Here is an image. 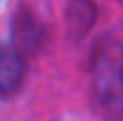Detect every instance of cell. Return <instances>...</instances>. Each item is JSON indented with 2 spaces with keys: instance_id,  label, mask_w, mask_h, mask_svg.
Returning a JSON list of instances; mask_svg holds the SVG:
<instances>
[{
  "instance_id": "cell-1",
  "label": "cell",
  "mask_w": 123,
  "mask_h": 121,
  "mask_svg": "<svg viewBox=\"0 0 123 121\" xmlns=\"http://www.w3.org/2000/svg\"><path fill=\"white\" fill-rule=\"evenodd\" d=\"M91 97L97 113L107 121L123 117V47L105 36L91 59Z\"/></svg>"
},
{
  "instance_id": "cell-2",
  "label": "cell",
  "mask_w": 123,
  "mask_h": 121,
  "mask_svg": "<svg viewBox=\"0 0 123 121\" xmlns=\"http://www.w3.org/2000/svg\"><path fill=\"white\" fill-rule=\"evenodd\" d=\"M12 38L20 54H37L47 42V28L37 14L22 6L14 14Z\"/></svg>"
},
{
  "instance_id": "cell-3",
  "label": "cell",
  "mask_w": 123,
  "mask_h": 121,
  "mask_svg": "<svg viewBox=\"0 0 123 121\" xmlns=\"http://www.w3.org/2000/svg\"><path fill=\"white\" fill-rule=\"evenodd\" d=\"M24 81V60L16 48L0 42V101L12 99Z\"/></svg>"
},
{
  "instance_id": "cell-4",
  "label": "cell",
  "mask_w": 123,
  "mask_h": 121,
  "mask_svg": "<svg viewBox=\"0 0 123 121\" xmlns=\"http://www.w3.org/2000/svg\"><path fill=\"white\" fill-rule=\"evenodd\" d=\"M95 20V8L87 2H73L67 6V26L73 36H83Z\"/></svg>"
}]
</instances>
